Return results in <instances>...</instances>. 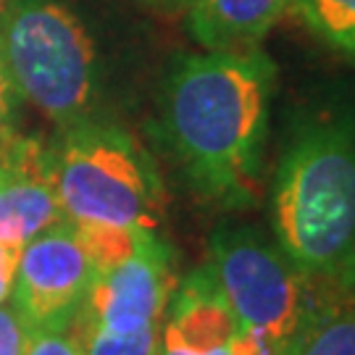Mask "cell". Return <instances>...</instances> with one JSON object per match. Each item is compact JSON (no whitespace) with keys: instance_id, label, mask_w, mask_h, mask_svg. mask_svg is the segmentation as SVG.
<instances>
[{"instance_id":"cell-7","label":"cell","mask_w":355,"mask_h":355,"mask_svg":"<svg viewBox=\"0 0 355 355\" xmlns=\"http://www.w3.org/2000/svg\"><path fill=\"white\" fill-rule=\"evenodd\" d=\"M171 284L168 248L153 232L132 258L95 274L85 305L74 321L108 331L155 327L168 303Z\"/></svg>"},{"instance_id":"cell-14","label":"cell","mask_w":355,"mask_h":355,"mask_svg":"<svg viewBox=\"0 0 355 355\" xmlns=\"http://www.w3.org/2000/svg\"><path fill=\"white\" fill-rule=\"evenodd\" d=\"M85 355H158V324L137 331H108L76 321Z\"/></svg>"},{"instance_id":"cell-4","label":"cell","mask_w":355,"mask_h":355,"mask_svg":"<svg viewBox=\"0 0 355 355\" xmlns=\"http://www.w3.org/2000/svg\"><path fill=\"white\" fill-rule=\"evenodd\" d=\"M211 271L227 295L240 334L232 355H292L321 305L277 240L253 227L218 229L211 240Z\"/></svg>"},{"instance_id":"cell-8","label":"cell","mask_w":355,"mask_h":355,"mask_svg":"<svg viewBox=\"0 0 355 355\" xmlns=\"http://www.w3.org/2000/svg\"><path fill=\"white\" fill-rule=\"evenodd\" d=\"M61 221L66 216L53 184L48 145L19 135L0 140V242L24 248Z\"/></svg>"},{"instance_id":"cell-16","label":"cell","mask_w":355,"mask_h":355,"mask_svg":"<svg viewBox=\"0 0 355 355\" xmlns=\"http://www.w3.org/2000/svg\"><path fill=\"white\" fill-rule=\"evenodd\" d=\"M24 355H85L82 343L74 331L66 329H35L29 334Z\"/></svg>"},{"instance_id":"cell-2","label":"cell","mask_w":355,"mask_h":355,"mask_svg":"<svg viewBox=\"0 0 355 355\" xmlns=\"http://www.w3.org/2000/svg\"><path fill=\"white\" fill-rule=\"evenodd\" d=\"M274 240L311 279H347L355 263V129L303 127L271 190Z\"/></svg>"},{"instance_id":"cell-17","label":"cell","mask_w":355,"mask_h":355,"mask_svg":"<svg viewBox=\"0 0 355 355\" xmlns=\"http://www.w3.org/2000/svg\"><path fill=\"white\" fill-rule=\"evenodd\" d=\"M16 89H13L11 74L6 69L3 53H0V140L13 135V105H16Z\"/></svg>"},{"instance_id":"cell-3","label":"cell","mask_w":355,"mask_h":355,"mask_svg":"<svg viewBox=\"0 0 355 355\" xmlns=\"http://www.w3.org/2000/svg\"><path fill=\"white\" fill-rule=\"evenodd\" d=\"M48 155L55 195L69 221L158 229L164 184L150 155L129 132L82 119L58 129Z\"/></svg>"},{"instance_id":"cell-18","label":"cell","mask_w":355,"mask_h":355,"mask_svg":"<svg viewBox=\"0 0 355 355\" xmlns=\"http://www.w3.org/2000/svg\"><path fill=\"white\" fill-rule=\"evenodd\" d=\"M19 255H21V245L0 242V303H6V300L11 297Z\"/></svg>"},{"instance_id":"cell-21","label":"cell","mask_w":355,"mask_h":355,"mask_svg":"<svg viewBox=\"0 0 355 355\" xmlns=\"http://www.w3.org/2000/svg\"><path fill=\"white\" fill-rule=\"evenodd\" d=\"M166 3H171V0H166Z\"/></svg>"},{"instance_id":"cell-20","label":"cell","mask_w":355,"mask_h":355,"mask_svg":"<svg viewBox=\"0 0 355 355\" xmlns=\"http://www.w3.org/2000/svg\"><path fill=\"white\" fill-rule=\"evenodd\" d=\"M6 3H8V0H0V11H3V8H6Z\"/></svg>"},{"instance_id":"cell-1","label":"cell","mask_w":355,"mask_h":355,"mask_svg":"<svg viewBox=\"0 0 355 355\" xmlns=\"http://www.w3.org/2000/svg\"><path fill=\"white\" fill-rule=\"evenodd\" d=\"M277 66L258 48L182 55L166 76L161 124L192 187L250 205L263 171Z\"/></svg>"},{"instance_id":"cell-11","label":"cell","mask_w":355,"mask_h":355,"mask_svg":"<svg viewBox=\"0 0 355 355\" xmlns=\"http://www.w3.org/2000/svg\"><path fill=\"white\" fill-rule=\"evenodd\" d=\"M69 224L74 229V237L79 240L82 250L87 253L95 274L108 271L132 258L153 234L148 229L114 227V224H74V221Z\"/></svg>"},{"instance_id":"cell-5","label":"cell","mask_w":355,"mask_h":355,"mask_svg":"<svg viewBox=\"0 0 355 355\" xmlns=\"http://www.w3.org/2000/svg\"><path fill=\"white\" fill-rule=\"evenodd\" d=\"M0 53L13 89L58 129L87 119L95 95V48L87 29L55 0H8Z\"/></svg>"},{"instance_id":"cell-6","label":"cell","mask_w":355,"mask_h":355,"mask_svg":"<svg viewBox=\"0 0 355 355\" xmlns=\"http://www.w3.org/2000/svg\"><path fill=\"white\" fill-rule=\"evenodd\" d=\"M95 268L69 218L21 248L11 300L29 329H66L82 311Z\"/></svg>"},{"instance_id":"cell-19","label":"cell","mask_w":355,"mask_h":355,"mask_svg":"<svg viewBox=\"0 0 355 355\" xmlns=\"http://www.w3.org/2000/svg\"><path fill=\"white\" fill-rule=\"evenodd\" d=\"M347 279L353 282V290H355V263H353V268H350V277H347Z\"/></svg>"},{"instance_id":"cell-15","label":"cell","mask_w":355,"mask_h":355,"mask_svg":"<svg viewBox=\"0 0 355 355\" xmlns=\"http://www.w3.org/2000/svg\"><path fill=\"white\" fill-rule=\"evenodd\" d=\"M29 324L13 303H0V355H24L29 345Z\"/></svg>"},{"instance_id":"cell-13","label":"cell","mask_w":355,"mask_h":355,"mask_svg":"<svg viewBox=\"0 0 355 355\" xmlns=\"http://www.w3.org/2000/svg\"><path fill=\"white\" fill-rule=\"evenodd\" d=\"M303 21L331 48L355 55V0H292Z\"/></svg>"},{"instance_id":"cell-10","label":"cell","mask_w":355,"mask_h":355,"mask_svg":"<svg viewBox=\"0 0 355 355\" xmlns=\"http://www.w3.org/2000/svg\"><path fill=\"white\" fill-rule=\"evenodd\" d=\"M187 11L192 37L205 51L255 48L292 0H171Z\"/></svg>"},{"instance_id":"cell-9","label":"cell","mask_w":355,"mask_h":355,"mask_svg":"<svg viewBox=\"0 0 355 355\" xmlns=\"http://www.w3.org/2000/svg\"><path fill=\"white\" fill-rule=\"evenodd\" d=\"M168 318L161 350L177 355H224L240 334L227 295L221 292L211 266L195 268L168 295Z\"/></svg>"},{"instance_id":"cell-12","label":"cell","mask_w":355,"mask_h":355,"mask_svg":"<svg viewBox=\"0 0 355 355\" xmlns=\"http://www.w3.org/2000/svg\"><path fill=\"white\" fill-rule=\"evenodd\" d=\"M292 355H355V300L321 308Z\"/></svg>"}]
</instances>
